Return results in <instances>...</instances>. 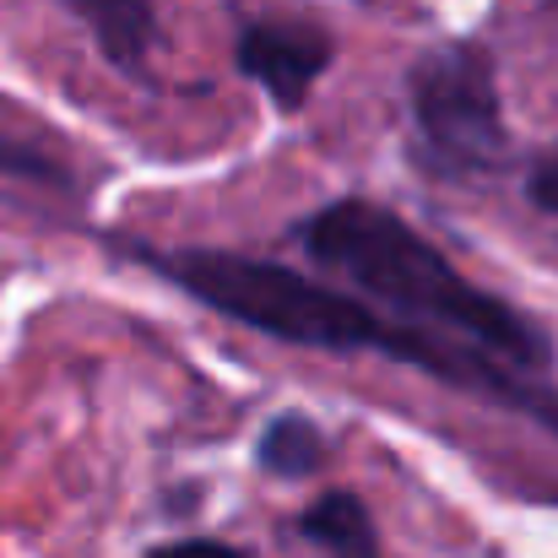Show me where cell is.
<instances>
[{"mask_svg": "<svg viewBox=\"0 0 558 558\" xmlns=\"http://www.w3.org/2000/svg\"><path fill=\"white\" fill-rule=\"evenodd\" d=\"M104 44V54L114 65H142L158 22H153V0H65Z\"/></svg>", "mask_w": 558, "mask_h": 558, "instance_id": "5b68a950", "label": "cell"}, {"mask_svg": "<svg viewBox=\"0 0 558 558\" xmlns=\"http://www.w3.org/2000/svg\"><path fill=\"white\" fill-rule=\"evenodd\" d=\"M0 174H11V180H38V185H65V169H60L44 147L22 142L5 120H0Z\"/></svg>", "mask_w": 558, "mask_h": 558, "instance_id": "52a82bcc", "label": "cell"}, {"mask_svg": "<svg viewBox=\"0 0 558 558\" xmlns=\"http://www.w3.org/2000/svg\"><path fill=\"white\" fill-rule=\"evenodd\" d=\"M147 558H244V554H233L222 543H174V548H158V554H147Z\"/></svg>", "mask_w": 558, "mask_h": 558, "instance_id": "9c48e42d", "label": "cell"}, {"mask_svg": "<svg viewBox=\"0 0 558 558\" xmlns=\"http://www.w3.org/2000/svg\"><path fill=\"white\" fill-rule=\"evenodd\" d=\"M412 114L434 163L456 174L505 163V114L499 82L477 44H439L412 65Z\"/></svg>", "mask_w": 558, "mask_h": 558, "instance_id": "7a4b0ae2", "label": "cell"}, {"mask_svg": "<svg viewBox=\"0 0 558 558\" xmlns=\"http://www.w3.org/2000/svg\"><path fill=\"white\" fill-rule=\"evenodd\" d=\"M331 65V38L315 27H288V22H255L239 33V71L255 76L277 109H299L310 87Z\"/></svg>", "mask_w": 558, "mask_h": 558, "instance_id": "3957f363", "label": "cell"}, {"mask_svg": "<svg viewBox=\"0 0 558 558\" xmlns=\"http://www.w3.org/2000/svg\"><path fill=\"white\" fill-rule=\"evenodd\" d=\"M526 195L543 206V211H558V153L554 158H543L537 169H532V180H526Z\"/></svg>", "mask_w": 558, "mask_h": 558, "instance_id": "ba28073f", "label": "cell"}, {"mask_svg": "<svg viewBox=\"0 0 558 558\" xmlns=\"http://www.w3.org/2000/svg\"><path fill=\"white\" fill-rule=\"evenodd\" d=\"M299 537H310L331 558H379V537L359 494H326L299 515Z\"/></svg>", "mask_w": 558, "mask_h": 558, "instance_id": "277c9868", "label": "cell"}, {"mask_svg": "<svg viewBox=\"0 0 558 558\" xmlns=\"http://www.w3.org/2000/svg\"><path fill=\"white\" fill-rule=\"evenodd\" d=\"M299 244L310 260L364 288L379 310H390V320L401 315V326L412 320L434 337L450 331V342L477 348L505 369H543L554 353V342L521 310L472 288L434 244L374 201H331L299 228Z\"/></svg>", "mask_w": 558, "mask_h": 558, "instance_id": "6da1fadb", "label": "cell"}, {"mask_svg": "<svg viewBox=\"0 0 558 558\" xmlns=\"http://www.w3.org/2000/svg\"><path fill=\"white\" fill-rule=\"evenodd\" d=\"M320 461H326V434L304 412H282L260 434V466L277 477H310Z\"/></svg>", "mask_w": 558, "mask_h": 558, "instance_id": "8992f818", "label": "cell"}]
</instances>
